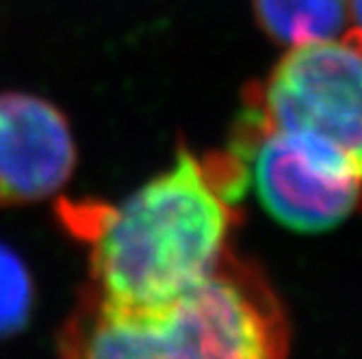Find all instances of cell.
<instances>
[{
    "mask_svg": "<svg viewBox=\"0 0 362 359\" xmlns=\"http://www.w3.org/2000/svg\"><path fill=\"white\" fill-rule=\"evenodd\" d=\"M265 35L284 48L334 39L347 30L349 0H252Z\"/></svg>",
    "mask_w": 362,
    "mask_h": 359,
    "instance_id": "8992f818",
    "label": "cell"
},
{
    "mask_svg": "<svg viewBox=\"0 0 362 359\" xmlns=\"http://www.w3.org/2000/svg\"><path fill=\"white\" fill-rule=\"evenodd\" d=\"M288 344L291 327L274 288L233 249L204 281L152 316L109 314L81 292L57 334L65 357L274 359Z\"/></svg>",
    "mask_w": 362,
    "mask_h": 359,
    "instance_id": "7a4b0ae2",
    "label": "cell"
},
{
    "mask_svg": "<svg viewBox=\"0 0 362 359\" xmlns=\"http://www.w3.org/2000/svg\"><path fill=\"white\" fill-rule=\"evenodd\" d=\"M349 20L354 22L351 28L362 32V0H349Z\"/></svg>",
    "mask_w": 362,
    "mask_h": 359,
    "instance_id": "ba28073f",
    "label": "cell"
},
{
    "mask_svg": "<svg viewBox=\"0 0 362 359\" xmlns=\"http://www.w3.org/2000/svg\"><path fill=\"white\" fill-rule=\"evenodd\" d=\"M228 147L243 158L267 212L295 232L330 230L360 208L358 184L337 160L245 107Z\"/></svg>",
    "mask_w": 362,
    "mask_h": 359,
    "instance_id": "277c9868",
    "label": "cell"
},
{
    "mask_svg": "<svg viewBox=\"0 0 362 359\" xmlns=\"http://www.w3.org/2000/svg\"><path fill=\"white\" fill-rule=\"evenodd\" d=\"M250 184L233 150L197 156L180 147L172 165L119 206L98 202L85 295L109 314L152 316L204 281L230 249Z\"/></svg>",
    "mask_w": 362,
    "mask_h": 359,
    "instance_id": "6da1fadb",
    "label": "cell"
},
{
    "mask_svg": "<svg viewBox=\"0 0 362 359\" xmlns=\"http://www.w3.org/2000/svg\"><path fill=\"white\" fill-rule=\"evenodd\" d=\"M35 305V284L22 257L0 243V340L20 334Z\"/></svg>",
    "mask_w": 362,
    "mask_h": 359,
    "instance_id": "52a82bcc",
    "label": "cell"
},
{
    "mask_svg": "<svg viewBox=\"0 0 362 359\" xmlns=\"http://www.w3.org/2000/svg\"><path fill=\"white\" fill-rule=\"evenodd\" d=\"M76 139L68 117L46 97L0 93V206L44 202L74 176Z\"/></svg>",
    "mask_w": 362,
    "mask_h": 359,
    "instance_id": "5b68a950",
    "label": "cell"
},
{
    "mask_svg": "<svg viewBox=\"0 0 362 359\" xmlns=\"http://www.w3.org/2000/svg\"><path fill=\"white\" fill-rule=\"evenodd\" d=\"M243 107L325 152L354 178L362 208V32L288 48Z\"/></svg>",
    "mask_w": 362,
    "mask_h": 359,
    "instance_id": "3957f363",
    "label": "cell"
}]
</instances>
